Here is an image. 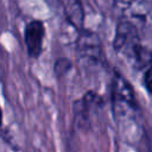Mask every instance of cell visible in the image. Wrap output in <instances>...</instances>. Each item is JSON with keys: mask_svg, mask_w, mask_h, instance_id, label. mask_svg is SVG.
I'll list each match as a JSON object with an SVG mask.
<instances>
[{"mask_svg": "<svg viewBox=\"0 0 152 152\" xmlns=\"http://www.w3.org/2000/svg\"><path fill=\"white\" fill-rule=\"evenodd\" d=\"M113 48L118 53L124 55L137 70L152 64V51L140 44L139 32L131 20L124 19L116 25Z\"/></svg>", "mask_w": 152, "mask_h": 152, "instance_id": "obj_1", "label": "cell"}, {"mask_svg": "<svg viewBox=\"0 0 152 152\" xmlns=\"http://www.w3.org/2000/svg\"><path fill=\"white\" fill-rule=\"evenodd\" d=\"M112 100L115 115H122L124 110H138V104L134 99V93L129 83L118 72L113 76V88H112Z\"/></svg>", "mask_w": 152, "mask_h": 152, "instance_id": "obj_2", "label": "cell"}, {"mask_svg": "<svg viewBox=\"0 0 152 152\" xmlns=\"http://www.w3.org/2000/svg\"><path fill=\"white\" fill-rule=\"evenodd\" d=\"M115 5L124 19L141 21L152 19V0H115Z\"/></svg>", "mask_w": 152, "mask_h": 152, "instance_id": "obj_3", "label": "cell"}, {"mask_svg": "<svg viewBox=\"0 0 152 152\" xmlns=\"http://www.w3.org/2000/svg\"><path fill=\"white\" fill-rule=\"evenodd\" d=\"M45 36V27L43 21L32 20L25 27V44L27 49V53L32 58H37L42 53L43 49V39Z\"/></svg>", "mask_w": 152, "mask_h": 152, "instance_id": "obj_4", "label": "cell"}, {"mask_svg": "<svg viewBox=\"0 0 152 152\" xmlns=\"http://www.w3.org/2000/svg\"><path fill=\"white\" fill-rule=\"evenodd\" d=\"M78 51L91 59H97L101 56V44L99 37L90 31H82L77 39Z\"/></svg>", "mask_w": 152, "mask_h": 152, "instance_id": "obj_5", "label": "cell"}, {"mask_svg": "<svg viewBox=\"0 0 152 152\" xmlns=\"http://www.w3.org/2000/svg\"><path fill=\"white\" fill-rule=\"evenodd\" d=\"M65 14L69 23H71L76 28L82 30L84 12L81 0H66L65 2Z\"/></svg>", "mask_w": 152, "mask_h": 152, "instance_id": "obj_6", "label": "cell"}, {"mask_svg": "<svg viewBox=\"0 0 152 152\" xmlns=\"http://www.w3.org/2000/svg\"><path fill=\"white\" fill-rule=\"evenodd\" d=\"M144 86L146 88V90L152 94V65L145 71L144 75Z\"/></svg>", "mask_w": 152, "mask_h": 152, "instance_id": "obj_7", "label": "cell"}, {"mask_svg": "<svg viewBox=\"0 0 152 152\" xmlns=\"http://www.w3.org/2000/svg\"><path fill=\"white\" fill-rule=\"evenodd\" d=\"M68 68H70V62L68 59H58L56 62V65H55V70H56V74H61V72H65L68 70Z\"/></svg>", "mask_w": 152, "mask_h": 152, "instance_id": "obj_8", "label": "cell"}]
</instances>
